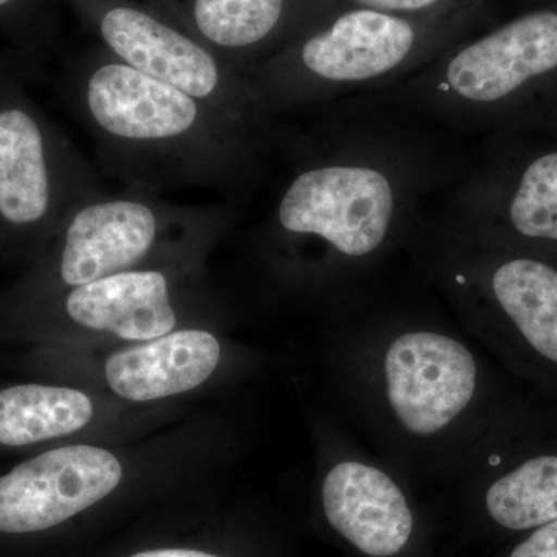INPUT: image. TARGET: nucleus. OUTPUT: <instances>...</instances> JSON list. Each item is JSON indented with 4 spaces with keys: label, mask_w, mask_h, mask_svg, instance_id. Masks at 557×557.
Masks as SVG:
<instances>
[{
    "label": "nucleus",
    "mask_w": 557,
    "mask_h": 557,
    "mask_svg": "<svg viewBox=\"0 0 557 557\" xmlns=\"http://www.w3.org/2000/svg\"><path fill=\"white\" fill-rule=\"evenodd\" d=\"M69 90L101 166L131 189H247L278 139L129 67L98 47L69 73Z\"/></svg>",
    "instance_id": "1"
},
{
    "label": "nucleus",
    "mask_w": 557,
    "mask_h": 557,
    "mask_svg": "<svg viewBox=\"0 0 557 557\" xmlns=\"http://www.w3.org/2000/svg\"><path fill=\"white\" fill-rule=\"evenodd\" d=\"M485 21L486 3L437 17L338 9L244 72L274 115L333 104L408 78Z\"/></svg>",
    "instance_id": "2"
},
{
    "label": "nucleus",
    "mask_w": 557,
    "mask_h": 557,
    "mask_svg": "<svg viewBox=\"0 0 557 557\" xmlns=\"http://www.w3.org/2000/svg\"><path fill=\"white\" fill-rule=\"evenodd\" d=\"M116 60L214 106L244 126L281 138L277 115L244 70L209 50L168 11L143 0H61Z\"/></svg>",
    "instance_id": "3"
},
{
    "label": "nucleus",
    "mask_w": 557,
    "mask_h": 557,
    "mask_svg": "<svg viewBox=\"0 0 557 557\" xmlns=\"http://www.w3.org/2000/svg\"><path fill=\"white\" fill-rule=\"evenodd\" d=\"M228 205L189 207L131 189L97 194L70 209L54 236L58 245L42 269L22 285L17 299L39 302L51 293L90 284L149 259L166 237L193 233L223 218Z\"/></svg>",
    "instance_id": "4"
},
{
    "label": "nucleus",
    "mask_w": 557,
    "mask_h": 557,
    "mask_svg": "<svg viewBox=\"0 0 557 557\" xmlns=\"http://www.w3.org/2000/svg\"><path fill=\"white\" fill-rule=\"evenodd\" d=\"M104 193L75 146L24 94L0 83V237L47 240L70 209Z\"/></svg>",
    "instance_id": "5"
},
{
    "label": "nucleus",
    "mask_w": 557,
    "mask_h": 557,
    "mask_svg": "<svg viewBox=\"0 0 557 557\" xmlns=\"http://www.w3.org/2000/svg\"><path fill=\"white\" fill-rule=\"evenodd\" d=\"M123 479L119 458L97 446L46 450L0 475V533H39L108 497Z\"/></svg>",
    "instance_id": "6"
},
{
    "label": "nucleus",
    "mask_w": 557,
    "mask_h": 557,
    "mask_svg": "<svg viewBox=\"0 0 557 557\" xmlns=\"http://www.w3.org/2000/svg\"><path fill=\"white\" fill-rule=\"evenodd\" d=\"M388 405L416 435L443 431L465 409L478 386V366L460 341L416 330L392 341L384 357Z\"/></svg>",
    "instance_id": "7"
},
{
    "label": "nucleus",
    "mask_w": 557,
    "mask_h": 557,
    "mask_svg": "<svg viewBox=\"0 0 557 557\" xmlns=\"http://www.w3.org/2000/svg\"><path fill=\"white\" fill-rule=\"evenodd\" d=\"M159 7L240 70L265 60L329 13V0H168Z\"/></svg>",
    "instance_id": "8"
},
{
    "label": "nucleus",
    "mask_w": 557,
    "mask_h": 557,
    "mask_svg": "<svg viewBox=\"0 0 557 557\" xmlns=\"http://www.w3.org/2000/svg\"><path fill=\"white\" fill-rule=\"evenodd\" d=\"M440 228L465 239L504 225L528 240L557 242V150L528 161L509 188L460 175L440 194Z\"/></svg>",
    "instance_id": "9"
},
{
    "label": "nucleus",
    "mask_w": 557,
    "mask_h": 557,
    "mask_svg": "<svg viewBox=\"0 0 557 557\" xmlns=\"http://www.w3.org/2000/svg\"><path fill=\"white\" fill-rule=\"evenodd\" d=\"M322 507L330 525L359 552L397 555L412 536L408 500L386 472L359 461L330 469L322 483Z\"/></svg>",
    "instance_id": "10"
},
{
    "label": "nucleus",
    "mask_w": 557,
    "mask_h": 557,
    "mask_svg": "<svg viewBox=\"0 0 557 557\" xmlns=\"http://www.w3.org/2000/svg\"><path fill=\"white\" fill-rule=\"evenodd\" d=\"M137 267L67 289L64 298L60 296L62 313L79 327L127 341L174 332L178 317L171 274Z\"/></svg>",
    "instance_id": "11"
},
{
    "label": "nucleus",
    "mask_w": 557,
    "mask_h": 557,
    "mask_svg": "<svg viewBox=\"0 0 557 557\" xmlns=\"http://www.w3.org/2000/svg\"><path fill=\"white\" fill-rule=\"evenodd\" d=\"M220 361V343L205 330H178L112 355L106 379L120 397L153 401L199 387Z\"/></svg>",
    "instance_id": "12"
},
{
    "label": "nucleus",
    "mask_w": 557,
    "mask_h": 557,
    "mask_svg": "<svg viewBox=\"0 0 557 557\" xmlns=\"http://www.w3.org/2000/svg\"><path fill=\"white\" fill-rule=\"evenodd\" d=\"M486 285L528 344L557 362V269L533 258L502 260L487 270Z\"/></svg>",
    "instance_id": "13"
},
{
    "label": "nucleus",
    "mask_w": 557,
    "mask_h": 557,
    "mask_svg": "<svg viewBox=\"0 0 557 557\" xmlns=\"http://www.w3.org/2000/svg\"><path fill=\"white\" fill-rule=\"evenodd\" d=\"M94 417L90 398L76 388L16 384L0 388V448H25L64 437Z\"/></svg>",
    "instance_id": "14"
},
{
    "label": "nucleus",
    "mask_w": 557,
    "mask_h": 557,
    "mask_svg": "<svg viewBox=\"0 0 557 557\" xmlns=\"http://www.w3.org/2000/svg\"><path fill=\"white\" fill-rule=\"evenodd\" d=\"M485 504L491 518L508 530H528L557 520V456L531 458L496 480Z\"/></svg>",
    "instance_id": "15"
},
{
    "label": "nucleus",
    "mask_w": 557,
    "mask_h": 557,
    "mask_svg": "<svg viewBox=\"0 0 557 557\" xmlns=\"http://www.w3.org/2000/svg\"><path fill=\"white\" fill-rule=\"evenodd\" d=\"M50 0H0V32L35 49L50 38Z\"/></svg>",
    "instance_id": "16"
},
{
    "label": "nucleus",
    "mask_w": 557,
    "mask_h": 557,
    "mask_svg": "<svg viewBox=\"0 0 557 557\" xmlns=\"http://www.w3.org/2000/svg\"><path fill=\"white\" fill-rule=\"evenodd\" d=\"M480 3H485V0H329V13L351 7L381 11L395 16L437 17L471 9Z\"/></svg>",
    "instance_id": "17"
},
{
    "label": "nucleus",
    "mask_w": 557,
    "mask_h": 557,
    "mask_svg": "<svg viewBox=\"0 0 557 557\" xmlns=\"http://www.w3.org/2000/svg\"><path fill=\"white\" fill-rule=\"evenodd\" d=\"M511 557H557V520L539 528L515 548Z\"/></svg>",
    "instance_id": "18"
},
{
    "label": "nucleus",
    "mask_w": 557,
    "mask_h": 557,
    "mask_svg": "<svg viewBox=\"0 0 557 557\" xmlns=\"http://www.w3.org/2000/svg\"><path fill=\"white\" fill-rule=\"evenodd\" d=\"M131 557H219L209 553L197 552V549L166 548L149 549V552L137 553Z\"/></svg>",
    "instance_id": "19"
},
{
    "label": "nucleus",
    "mask_w": 557,
    "mask_h": 557,
    "mask_svg": "<svg viewBox=\"0 0 557 557\" xmlns=\"http://www.w3.org/2000/svg\"><path fill=\"white\" fill-rule=\"evenodd\" d=\"M7 78H10L9 73H7L5 67H3L2 62H0V83Z\"/></svg>",
    "instance_id": "20"
},
{
    "label": "nucleus",
    "mask_w": 557,
    "mask_h": 557,
    "mask_svg": "<svg viewBox=\"0 0 557 557\" xmlns=\"http://www.w3.org/2000/svg\"><path fill=\"white\" fill-rule=\"evenodd\" d=\"M150 2H153V3H164V2H168V0H150Z\"/></svg>",
    "instance_id": "21"
},
{
    "label": "nucleus",
    "mask_w": 557,
    "mask_h": 557,
    "mask_svg": "<svg viewBox=\"0 0 557 557\" xmlns=\"http://www.w3.org/2000/svg\"><path fill=\"white\" fill-rule=\"evenodd\" d=\"M0 242H2V237H0Z\"/></svg>",
    "instance_id": "22"
}]
</instances>
